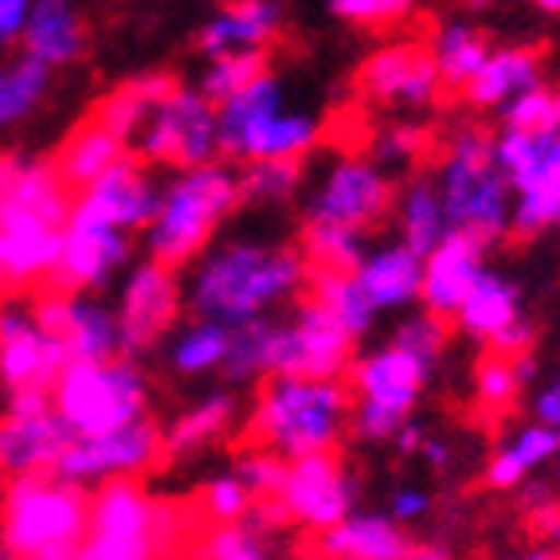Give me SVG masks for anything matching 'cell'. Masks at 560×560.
<instances>
[{
	"instance_id": "cell-1",
	"label": "cell",
	"mask_w": 560,
	"mask_h": 560,
	"mask_svg": "<svg viewBox=\"0 0 560 560\" xmlns=\"http://www.w3.org/2000/svg\"><path fill=\"white\" fill-rule=\"evenodd\" d=\"M310 282V259L290 243L235 235L224 243H208L188 262L185 306L205 318L243 326L255 318H271L299 299Z\"/></svg>"
},
{
	"instance_id": "cell-2",
	"label": "cell",
	"mask_w": 560,
	"mask_h": 560,
	"mask_svg": "<svg viewBox=\"0 0 560 560\" xmlns=\"http://www.w3.org/2000/svg\"><path fill=\"white\" fill-rule=\"evenodd\" d=\"M443 353H447V318L411 306L404 310V318L381 346L353 357L349 364V393H353L349 431L357 440L393 443L400 423L411 420L420 408Z\"/></svg>"
},
{
	"instance_id": "cell-3",
	"label": "cell",
	"mask_w": 560,
	"mask_h": 560,
	"mask_svg": "<svg viewBox=\"0 0 560 560\" xmlns=\"http://www.w3.org/2000/svg\"><path fill=\"white\" fill-rule=\"evenodd\" d=\"M75 188L56 161L0 158V282H51Z\"/></svg>"
},
{
	"instance_id": "cell-4",
	"label": "cell",
	"mask_w": 560,
	"mask_h": 560,
	"mask_svg": "<svg viewBox=\"0 0 560 560\" xmlns=\"http://www.w3.org/2000/svg\"><path fill=\"white\" fill-rule=\"evenodd\" d=\"M353 420V393L341 376H294L275 373L259 381L247 435L255 447H267L282 458L337 451Z\"/></svg>"
},
{
	"instance_id": "cell-5",
	"label": "cell",
	"mask_w": 560,
	"mask_h": 560,
	"mask_svg": "<svg viewBox=\"0 0 560 560\" xmlns=\"http://www.w3.org/2000/svg\"><path fill=\"white\" fill-rule=\"evenodd\" d=\"M435 185H440L443 208H447L451 228L475 235L486 247L510 235L514 220V192L510 177L498 165L494 133L475 121H458L443 138L435 153Z\"/></svg>"
},
{
	"instance_id": "cell-6",
	"label": "cell",
	"mask_w": 560,
	"mask_h": 560,
	"mask_svg": "<svg viewBox=\"0 0 560 560\" xmlns=\"http://www.w3.org/2000/svg\"><path fill=\"white\" fill-rule=\"evenodd\" d=\"M240 205V168L224 165L220 158L173 168V177L161 185L158 212L141 232L145 255L180 271L215 240L220 224Z\"/></svg>"
},
{
	"instance_id": "cell-7",
	"label": "cell",
	"mask_w": 560,
	"mask_h": 560,
	"mask_svg": "<svg viewBox=\"0 0 560 560\" xmlns=\"http://www.w3.org/2000/svg\"><path fill=\"white\" fill-rule=\"evenodd\" d=\"M91 490L56 470L9 478L0 494V552L20 560H75L86 537Z\"/></svg>"
},
{
	"instance_id": "cell-8",
	"label": "cell",
	"mask_w": 560,
	"mask_h": 560,
	"mask_svg": "<svg viewBox=\"0 0 560 560\" xmlns=\"http://www.w3.org/2000/svg\"><path fill=\"white\" fill-rule=\"evenodd\" d=\"M185 537V514L158 498L138 478H110L91 490V514L79 557L83 560H150L173 552Z\"/></svg>"
},
{
	"instance_id": "cell-9",
	"label": "cell",
	"mask_w": 560,
	"mask_h": 560,
	"mask_svg": "<svg viewBox=\"0 0 560 560\" xmlns=\"http://www.w3.org/2000/svg\"><path fill=\"white\" fill-rule=\"evenodd\" d=\"M51 408L75 435H94L150 416V376L138 357L67 361L51 384Z\"/></svg>"
},
{
	"instance_id": "cell-10",
	"label": "cell",
	"mask_w": 560,
	"mask_h": 560,
	"mask_svg": "<svg viewBox=\"0 0 560 560\" xmlns=\"http://www.w3.org/2000/svg\"><path fill=\"white\" fill-rule=\"evenodd\" d=\"M498 165L510 177L514 220L510 235L557 232L560 228V130H502L494 133Z\"/></svg>"
},
{
	"instance_id": "cell-11",
	"label": "cell",
	"mask_w": 560,
	"mask_h": 560,
	"mask_svg": "<svg viewBox=\"0 0 560 560\" xmlns=\"http://www.w3.org/2000/svg\"><path fill=\"white\" fill-rule=\"evenodd\" d=\"M133 153L145 165L188 168L224 158L220 145V114L200 86H168L145 121L130 138Z\"/></svg>"
},
{
	"instance_id": "cell-12",
	"label": "cell",
	"mask_w": 560,
	"mask_h": 560,
	"mask_svg": "<svg viewBox=\"0 0 560 560\" xmlns=\"http://www.w3.org/2000/svg\"><path fill=\"white\" fill-rule=\"evenodd\" d=\"M396 180L369 153H341L302 188V224L373 232L393 212Z\"/></svg>"
},
{
	"instance_id": "cell-13",
	"label": "cell",
	"mask_w": 560,
	"mask_h": 560,
	"mask_svg": "<svg viewBox=\"0 0 560 560\" xmlns=\"http://www.w3.org/2000/svg\"><path fill=\"white\" fill-rule=\"evenodd\" d=\"M185 310V279L177 267L161 259H138L121 271L118 302H114V318H118L121 353L145 357L168 337V329L180 322Z\"/></svg>"
},
{
	"instance_id": "cell-14",
	"label": "cell",
	"mask_w": 560,
	"mask_h": 560,
	"mask_svg": "<svg viewBox=\"0 0 560 560\" xmlns=\"http://www.w3.org/2000/svg\"><path fill=\"white\" fill-rule=\"evenodd\" d=\"M161 455H165L161 428L150 416H141V420L121 423V428L75 435L59 455L56 475L94 490L98 482H110V478H141L145 470L158 467Z\"/></svg>"
},
{
	"instance_id": "cell-15",
	"label": "cell",
	"mask_w": 560,
	"mask_h": 560,
	"mask_svg": "<svg viewBox=\"0 0 560 560\" xmlns=\"http://www.w3.org/2000/svg\"><path fill=\"white\" fill-rule=\"evenodd\" d=\"M353 337L314 299L275 318L271 314V376H346L353 364Z\"/></svg>"
},
{
	"instance_id": "cell-16",
	"label": "cell",
	"mask_w": 560,
	"mask_h": 560,
	"mask_svg": "<svg viewBox=\"0 0 560 560\" xmlns=\"http://www.w3.org/2000/svg\"><path fill=\"white\" fill-rule=\"evenodd\" d=\"M357 494H361V486H357L353 470L337 458V451H318V455L287 458V475H282L275 498L290 525L322 533L353 510Z\"/></svg>"
},
{
	"instance_id": "cell-17",
	"label": "cell",
	"mask_w": 560,
	"mask_h": 560,
	"mask_svg": "<svg viewBox=\"0 0 560 560\" xmlns=\"http://www.w3.org/2000/svg\"><path fill=\"white\" fill-rule=\"evenodd\" d=\"M71 440L75 431L51 408V393H39V388L9 393V408L0 416V475L16 478L56 470Z\"/></svg>"
},
{
	"instance_id": "cell-18",
	"label": "cell",
	"mask_w": 560,
	"mask_h": 560,
	"mask_svg": "<svg viewBox=\"0 0 560 560\" xmlns=\"http://www.w3.org/2000/svg\"><path fill=\"white\" fill-rule=\"evenodd\" d=\"M357 83L369 103L393 114H423L443 94L440 67L431 59L428 44H416V39L376 47L357 71Z\"/></svg>"
},
{
	"instance_id": "cell-19",
	"label": "cell",
	"mask_w": 560,
	"mask_h": 560,
	"mask_svg": "<svg viewBox=\"0 0 560 560\" xmlns=\"http://www.w3.org/2000/svg\"><path fill=\"white\" fill-rule=\"evenodd\" d=\"M161 200V180L150 173V165L141 158H126L110 165L103 177H94L91 185L75 188L71 197V220H86V224H106L121 228V232L141 235L145 224L153 220Z\"/></svg>"
},
{
	"instance_id": "cell-20",
	"label": "cell",
	"mask_w": 560,
	"mask_h": 560,
	"mask_svg": "<svg viewBox=\"0 0 560 560\" xmlns=\"http://www.w3.org/2000/svg\"><path fill=\"white\" fill-rule=\"evenodd\" d=\"M455 322L470 341L498 353H529L533 346V322L525 314V294L510 275L486 267L467 290V299L458 302Z\"/></svg>"
},
{
	"instance_id": "cell-21",
	"label": "cell",
	"mask_w": 560,
	"mask_h": 560,
	"mask_svg": "<svg viewBox=\"0 0 560 560\" xmlns=\"http://www.w3.org/2000/svg\"><path fill=\"white\" fill-rule=\"evenodd\" d=\"M67 361V346L39 326L32 302H0V381L9 384V393H51Z\"/></svg>"
},
{
	"instance_id": "cell-22",
	"label": "cell",
	"mask_w": 560,
	"mask_h": 560,
	"mask_svg": "<svg viewBox=\"0 0 560 560\" xmlns=\"http://www.w3.org/2000/svg\"><path fill=\"white\" fill-rule=\"evenodd\" d=\"M32 310H36L39 326L63 341L71 361H103V357L121 353L114 306H106L103 299H94L86 290L47 287L44 294L32 299Z\"/></svg>"
},
{
	"instance_id": "cell-23",
	"label": "cell",
	"mask_w": 560,
	"mask_h": 560,
	"mask_svg": "<svg viewBox=\"0 0 560 560\" xmlns=\"http://www.w3.org/2000/svg\"><path fill=\"white\" fill-rule=\"evenodd\" d=\"M133 262V232L106 224H86L67 215L63 252L47 287L63 290H103Z\"/></svg>"
},
{
	"instance_id": "cell-24",
	"label": "cell",
	"mask_w": 560,
	"mask_h": 560,
	"mask_svg": "<svg viewBox=\"0 0 560 560\" xmlns=\"http://www.w3.org/2000/svg\"><path fill=\"white\" fill-rule=\"evenodd\" d=\"M486 247L475 235L451 228L428 255H423L420 275V306L435 318H455L458 302L467 299V290L486 271Z\"/></svg>"
},
{
	"instance_id": "cell-25",
	"label": "cell",
	"mask_w": 560,
	"mask_h": 560,
	"mask_svg": "<svg viewBox=\"0 0 560 560\" xmlns=\"http://www.w3.org/2000/svg\"><path fill=\"white\" fill-rule=\"evenodd\" d=\"M318 552L334 560H408L416 557L408 525L396 522L388 510H349L341 522L314 533Z\"/></svg>"
},
{
	"instance_id": "cell-26",
	"label": "cell",
	"mask_w": 560,
	"mask_h": 560,
	"mask_svg": "<svg viewBox=\"0 0 560 560\" xmlns=\"http://www.w3.org/2000/svg\"><path fill=\"white\" fill-rule=\"evenodd\" d=\"M353 275L381 314H404V310L420 306L423 255L411 252L404 240L369 243L364 255L357 259Z\"/></svg>"
},
{
	"instance_id": "cell-27",
	"label": "cell",
	"mask_w": 560,
	"mask_h": 560,
	"mask_svg": "<svg viewBox=\"0 0 560 560\" xmlns=\"http://www.w3.org/2000/svg\"><path fill=\"white\" fill-rule=\"evenodd\" d=\"M287 9L282 0H224L212 16L200 24L197 47L200 56L220 51H267L282 36Z\"/></svg>"
},
{
	"instance_id": "cell-28",
	"label": "cell",
	"mask_w": 560,
	"mask_h": 560,
	"mask_svg": "<svg viewBox=\"0 0 560 560\" xmlns=\"http://www.w3.org/2000/svg\"><path fill=\"white\" fill-rule=\"evenodd\" d=\"M541 83H545L541 51L525 44H505V47H490V56L470 75L463 94H467V103L478 106V110H502L505 103H514L517 94L533 91V86Z\"/></svg>"
},
{
	"instance_id": "cell-29",
	"label": "cell",
	"mask_w": 560,
	"mask_h": 560,
	"mask_svg": "<svg viewBox=\"0 0 560 560\" xmlns=\"http://www.w3.org/2000/svg\"><path fill=\"white\" fill-rule=\"evenodd\" d=\"M20 47L51 71L75 63L86 51V24L79 0H32L24 32H20Z\"/></svg>"
},
{
	"instance_id": "cell-30",
	"label": "cell",
	"mask_w": 560,
	"mask_h": 560,
	"mask_svg": "<svg viewBox=\"0 0 560 560\" xmlns=\"http://www.w3.org/2000/svg\"><path fill=\"white\" fill-rule=\"evenodd\" d=\"M560 455V435L541 420H529L522 428H514L502 443L494 447V455L486 458V486L490 490H517L525 478H533L537 470L552 467Z\"/></svg>"
},
{
	"instance_id": "cell-31",
	"label": "cell",
	"mask_w": 560,
	"mask_h": 560,
	"mask_svg": "<svg viewBox=\"0 0 560 560\" xmlns=\"http://www.w3.org/2000/svg\"><path fill=\"white\" fill-rule=\"evenodd\" d=\"M235 416H240L235 393L212 388V393L197 396L188 408H180L177 416L161 428V447H165V455H177V458L197 455V451L212 447V443L232 435Z\"/></svg>"
},
{
	"instance_id": "cell-32",
	"label": "cell",
	"mask_w": 560,
	"mask_h": 560,
	"mask_svg": "<svg viewBox=\"0 0 560 560\" xmlns=\"http://www.w3.org/2000/svg\"><path fill=\"white\" fill-rule=\"evenodd\" d=\"M396 220V240H404L411 252L428 255L443 235L451 232L447 208H443L440 185L428 173H411L393 197V212Z\"/></svg>"
},
{
	"instance_id": "cell-33",
	"label": "cell",
	"mask_w": 560,
	"mask_h": 560,
	"mask_svg": "<svg viewBox=\"0 0 560 560\" xmlns=\"http://www.w3.org/2000/svg\"><path fill=\"white\" fill-rule=\"evenodd\" d=\"M322 141V121L306 110L294 106H279L275 114L255 126L247 138L232 150V161H259V158H299L306 161L318 150Z\"/></svg>"
},
{
	"instance_id": "cell-34",
	"label": "cell",
	"mask_w": 560,
	"mask_h": 560,
	"mask_svg": "<svg viewBox=\"0 0 560 560\" xmlns=\"http://www.w3.org/2000/svg\"><path fill=\"white\" fill-rule=\"evenodd\" d=\"M228 346H232V326L228 322L192 314V322L168 329L165 364L180 381H205L224 369Z\"/></svg>"
},
{
	"instance_id": "cell-35",
	"label": "cell",
	"mask_w": 560,
	"mask_h": 560,
	"mask_svg": "<svg viewBox=\"0 0 560 560\" xmlns=\"http://www.w3.org/2000/svg\"><path fill=\"white\" fill-rule=\"evenodd\" d=\"M126 153H130V141L121 138L118 130H110L103 118L91 114V118L63 141V150L56 153V168L71 188H83V185H91L94 177H103L110 165H118Z\"/></svg>"
},
{
	"instance_id": "cell-36",
	"label": "cell",
	"mask_w": 560,
	"mask_h": 560,
	"mask_svg": "<svg viewBox=\"0 0 560 560\" xmlns=\"http://www.w3.org/2000/svg\"><path fill=\"white\" fill-rule=\"evenodd\" d=\"M310 299L326 310L337 326L346 329L353 341L369 337L381 322V310L369 302V294L361 290L353 271H329V267H310Z\"/></svg>"
},
{
	"instance_id": "cell-37",
	"label": "cell",
	"mask_w": 560,
	"mask_h": 560,
	"mask_svg": "<svg viewBox=\"0 0 560 560\" xmlns=\"http://www.w3.org/2000/svg\"><path fill=\"white\" fill-rule=\"evenodd\" d=\"M428 51L435 59V67H440L443 86L463 91L470 83V75L482 67V59L490 56V39H486V32L478 28L475 20L455 16V20H443L440 28L431 32Z\"/></svg>"
},
{
	"instance_id": "cell-38",
	"label": "cell",
	"mask_w": 560,
	"mask_h": 560,
	"mask_svg": "<svg viewBox=\"0 0 560 560\" xmlns=\"http://www.w3.org/2000/svg\"><path fill=\"white\" fill-rule=\"evenodd\" d=\"M282 529L262 525L255 514L235 517V522H208V529L197 537V557L208 560H267L282 552Z\"/></svg>"
},
{
	"instance_id": "cell-39",
	"label": "cell",
	"mask_w": 560,
	"mask_h": 560,
	"mask_svg": "<svg viewBox=\"0 0 560 560\" xmlns=\"http://www.w3.org/2000/svg\"><path fill=\"white\" fill-rule=\"evenodd\" d=\"M51 91V67L36 56L20 51L12 59H0V130H12L36 114V106Z\"/></svg>"
},
{
	"instance_id": "cell-40",
	"label": "cell",
	"mask_w": 560,
	"mask_h": 560,
	"mask_svg": "<svg viewBox=\"0 0 560 560\" xmlns=\"http://www.w3.org/2000/svg\"><path fill=\"white\" fill-rule=\"evenodd\" d=\"M306 188V161L299 158H259L243 161L240 168V197L255 208H282L302 197Z\"/></svg>"
},
{
	"instance_id": "cell-41",
	"label": "cell",
	"mask_w": 560,
	"mask_h": 560,
	"mask_svg": "<svg viewBox=\"0 0 560 560\" xmlns=\"http://www.w3.org/2000/svg\"><path fill=\"white\" fill-rule=\"evenodd\" d=\"M533 381V357L529 353H490L475 369V404L486 416H502L517 404L522 388Z\"/></svg>"
},
{
	"instance_id": "cell-42",
	"label": "cell",
	"mask_w": 560,
	"mask_h": 560,
	"mask_svg": "<svg viewBox=\"0 0 560 560\" xmlns=\"http://www.w3.org/2000/svg\"><path fill=\"white\" fill-rule=\"evenodd\" d=\"M364 153L381 161L388 173H416L435 153V141H431V130L416 114H400V118L376 126Z\"/></svg>"
},
{
	"instance_id": "cell-43",
	"label": "cell",
	"mask_w": 560,
	"mask_h": 560,
	"mask_svg": "<svg viewBox=\"0 0 560 560\" xmlns=\"http://www.w3.org/2000/svg\"><path fill=\"white\" fill-rule=\"evenodd\" d=\"M224 381L232 388H243V384H259L271 376V318H255L243 322V326H232V346H228L224 357Z\"/></svg>"
},
{
	"instance_id": "cell-44",
	"label": "cell",
	"mask_w": 560,
	"mask_h": 560,
	"mask_svg": "<svg viewBox=\"0 0 560 560\" xmlns=\"http://www.w3.org/2000/svg\"><path fill=\"white\" fill-rule=\"evenodd\" d=\"M173 86V79L161 75V71H150V75H138L130 79V83H121L118 91L110 94V98H103V106L94 110V118H103L110 130H118L121 138L130 141L133 130H138L141 121H145V114L158 106L161 94Z\"/></svg>"
},
{
	"instance_id": "cell-45",
	"label": "cell",
	"mask_w": 560,
	"mask_h": 560,
	"mask_svg": "<svg viewBox=\"0 0 560 560\" xmlns=\"http://www.w3.org/2000/svg\"><path fill=\"white\" fill-rule=\"evenodd\" d=\"M369 247V232L337 224H302V255L310 267H329V271H353L357 259Z\"/></svg>"
},
{
	"instance_id": "cell-46",
	"label": "cell",
	"mask_w": 560,
	"mask_h": 560,
	"mask_svg": "<svg viewBox=\"0 0 560 560\" xmlns=\"http://www.w3.org/2000/svg\"><path fill=\"white\" fill-rule=\"evenodd\" d=\"M205 71H200L197 86L212 98L215 106L232 98L240 86L252 83L259 71H267V51H220V56H205Z\"/></svg>"
},
{
	"instance_id": "cell-47",
	"label": "cell",
	"mask_w": 560,
	"mask_h": 560,
	"mask_svg": "<svg viewBox=\"0 0 560 560\" xmlns=\"http://www.w3.org/2000/svg\"><path fill=\"white\" fill-rule=\"evenodd\" d=\"M255 505V494L247 490L235 470H220L212 475L197 494V514L205 522H235V517H247Z\"/></svg>"
},
{
	"instance_id": "cell-48",
	"label": "cell",
	"mask_w": 560,
	"mask_h": 560,
	"mask_svg": "<svg viewBox=\"0 0 560 560\" xmlns=\"http://www.w3.org/2000/svg\"><path fill=\"white\" fill-rule=\"evenodd\" d=\"M498 114H502V126H510V130H560V91L541 83L517 94L514 103H505Z\"/></svg>"
},
{
	"instance_id": "cell-49",
	"label": "cell",
	"mask_w": 560,
	"mask_h": 560,
	"mask_svg": "<svg viewBox=\"0 0 560 560\" xmlns=\"http://www.w3.org/2000/svg\"><path fill=\"white\" fill-rule=\"evenodd\" d=\"M232 470L247 482V490H252L255 498H275L279 494L282 475H287V458L267 447H255V451H243Z\"/></svg>"
},
{
	"instance_id": "cell-50",
	"label": "cell",
	"mask_w": 560,
	"mask_h": 560,
	"mask_svg": "<svg viewBox=\"0 0 560 560\" xmlns=\"http://www.w3.org/2000/svg\"><path fill=\"white\" fill-rule=\"evenodd\" d=\"M326 4L337 20H349L361 28H384L408 16L416 0H326Z\"/></svg>"
},
{
	"instance_id": "cell-51",
	"label": "cell",
	"mask_w": 560,
	"mask_h": 560,
	"mask_svg": "<svg viewBox=\"0 0 560 560\" xmlns=\"http://www.w3.org/2000/svg\"><path fill=\"white\" fill-rule=\"evenodd\" d=\"M525 529H529V541H537V557H552L560 552V490L545 494L541 502L525 505Z\"/></svg>"
},
{
	"instance_id": "cell-52",
	"label": "cell",
	"mask_w": 560,
	"mask_h": 560,
	"mask_svg": "<svg viewBox=\"0 0 560 560\" xmlns=\"http://www.w3.org/2000/svg\"><path fill=\"white\" fill-rule=\"evenodd\" d=\"M431 505H435V498H431L428 486L400 482V486H393V494H388V505H384V510H388L400 525H416L431 514Z\"/></svg>"
},
{
	"instance_id": "cell-53",
	"label": "cell",
	"mask_w": 560,
	"mask_h": 560,
	"mask_svg": "<svg viewBox=\"0 0 560 560\" xmlns=\"http://www.w3.org/2000/svg\"><path fill=\"white\" fill-rule=\"evenodd\" d=\"M529 408H533V420L549 423V428L560 435V373L549 376V381H545L541 388L533 393Z\"/></svg>"
},
{
	"instance_id": "cell-54",
	"label": "cell",
	"mask_w": 560,
	"mask_h": 560,
	"mask_svg": "<svg viewBox=\"0 0 560 560\" xmlns=\"http://www.w3.org/2000/svg\"><path fill=\"white\" fill-rule=\"evenodd\" d=\"M28 9H32V0H0V51H9L12 44H20Z\"/></svg>"
},
{
	"instance_id": "cell-55",
	"label": "cell",
	"mask_w": 560,
	"mask_h": 560,
	"mask_svg": "<svg viewBox=\"0 0 560 560\" xmlns=\"http://www.w3.org/2000/svg\"><path fill=\"white\" fill-rule=\"evenodd\" d=\"M416 458H423V463H428L431 470H447L451 467V443L428 428V431H423V440H420V451H416Z\"/></svg>"
},
{
	"instance_id": "cell-56",
	"label": "cell",
	"mask_w": 560,
	"mask_h": 560,
	"mask_svg": "<svg viewBox=\"0 0 560 560\" xmlns=\"http://www.w3.org/2000/svg\"><path fill=\"white\" fill-rule=\"evenodd\" d=\"M533 4H537L545 16H560V0H533Z\"/></svg>"
},
{
	"instance_id": "cell-57",
	"label": "cell",
	"mask_w": 560,
	"mask_h": 560,
	"mask_svg": "<svg viewBox=\"0 0 560 560\" xmlns=\"http://www.w3.org/2000/svg\"><path fill=\"white\" fill-rule=\"evenodd\" d=\"M467 4H470V9H475V12H486V9H494L498 0H467Z\"/></svg>"
},
{
	"instance_id": "cell-58",
	"label": "cell",
	"mask_w": 560,
	"mask_h": 560,
	"mask_svg": "<svg viewBox=\"0 0 560 560\" xmlns=\"http://www.w3.org/2000/svg\"><path fill=\"white\" fill-rule=\"evenodd\" d=\"M552 467H557V470H552V486L560 490V455H557V463H552Z\"/></svg>"
}]
</instances>
